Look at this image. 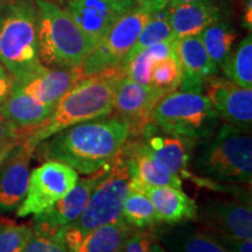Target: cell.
Instances as JSON below:
<instances>
[{
	"mask_svg": "<svg viewBox=\"0 0 252 252\" xmlns=\"http://www.w3.org/2000/svg\"><path fill=\"white\" fill-rule=\"evenodd\" d=\"M128 139V126L118 116H103L64 128L34 150L40 158L70 166L81 174H93L111 165Z\"/></svg>",
	"mask_w": 252,
	"mask_h": 252,
	"instance_id": "1",
	"label": "cell"
},
{
	"mask_svg": "<svg viewBox=\"0 0 252 252\" xmlns=\"http://www.w3.org/2000/svg\"><path fill=\"white\" fill-rule=\"evenodd\" d=\"M122 76V67H118L81 78L63 94L45 122L19 131V140L34 151L43 140L69 126L111 115L115 88Z\"/></svg>",
	"mask_w": 252,
	"mask_h": 252,
	"instance_id": "2",
	"label": "cell"
},
{
	"mask_svg": "<svg viewBox=\"0 0 252 252\" xmlns=\"http://www.w3.org/2000/svg\"><path fill=\"white\" fill-rule=\"evenodd\" d=\"M0 63L14 83L35 75L45 65L39 58L37 18L34 1L12 0L0 12Z\"/></svg>",
	"mask_w": 252,
	"mask_h": 252,
	"instance_id": "3",
	"label": "cell"
},
{
	"mask_svg": "<svg viewBox=\"0 0 252 252\" xmlns=\"http://www.w3.org/2000/svg\"><path fill=\"white\" fill-rule=\"evenodd\" d=\"M40 61L47 68L81 67L94 48L65 8L49 0H34Z\"/></svg>",
	"mask_w": 252,
	"mask_h": 252,
	"instance_id": "4",
	"label": "cell"
},
{
	"mask_svg": "<svg viewBox=\"0 0 252 252\" xmlns=\"http://www.w3.org/2000/svg\"><path fill=\"white\" fill-rule=\"evenodd\" d=\"M195 173L228 184H251L252 138L250 131L225 123L203 141L194 158Z\"/></svg>",
	"mask_w": 252,
	"mask_h": 252,
	"instance_id": "5",
	"label": "cell"
},
{
	"mask_svg": "<svg viewBox=\"0 0 252 252\" xmlns=\"http://www.w3.org/2000/svg\"><path fill=\"white\" fill-rule=\"evenodd\" d=\"M153 122L163 133L188 143H203L220 127V117L204 94L173 91L153 109Z\"/></svg>",
	"mask_w": 252,
	"mask_h": 252,
	"instance_id": "6",
	"label": "cell"
},
{
	"mask_svg": "<svg viewBox=\"0 0 252 252\" xmlns=\"http://www.w3.org/2000/svg\"><path fill=\"white\" fill-rule=\"evenodd\" d=\"M130 169L125 144L112 160L108 174L94 188L82 215L63 226L62 232L82 236L100 225L122 219V208L128 195Z\"/></svg>",
	"mask_w": 252,
	"mask_h": 252,
	"instance_id": "7",
	"label": "cell"
},
{
	"mask_svg": "<svg viewBox=\"0 0 252 252\" xmlns=\"http://www.w3.org/2000/svg\"><path fill=\"white\" fill-rule=\"evenodd\" d=\"M167 6L168 0H146L123 15L81 64L83 76L122 67L149 19L158 9Z\"/></svg>",
	"mask_w": 252,
	"mask_h": 252,
	"instance_id": "8",
	"label": "cell"
},
{
	"mask_svg": "<svg viewBox=\"0 0 252 252\" xmlns=\"http://www.w3.org/2000/svg\"><path fill=\"white\" fill-rule=\"evenodd\" d=\"M78 173L65 163L48 160L31 172L26 196L17 209L18 217L39 215L71 190Z\"/></svg>",
	"mask_w": 252,
	"mask_h": 252,
	"instance_id": "9",
	"label": "cell"
},
{
	"mask_svg": "<svg viewBox=\"0 0 252 252\" xmlns=\"http://www.w3.org/2000/svg\"><path fill=\"white\" fill-rule=\"evenodd\" d=\"M161 90L122 76L115 88L113 110L128 126V138L144 134L154 125L153 109L165 96Z\"/></svg>",
	"mask_w": 252,
	"mask_h": 252,
	"instance_id": "10",
	"label": "cell"
},
{
	"mask_svg": "<svg viewBox=\"0 0 252 252\" xmlns=\"http://www.w3.org/2000/svg\"><path fill=\"white\" fill-rule=\"evenodd\" d=\"M135 6L132 0H67V11L96 47L111 27Z\"/></svg>",
	"mask_w": 252,
	"mask_h": 252,
	"instance_id": "11",
	"label": "cell"
},
{
	"mask_svg": "<svg viewBox=\"0 0 252 252\" xmlns=\"http://www.w3.org/2000/svg\"><path fill=\"white\" fill-rule=\"evenodd\" d=\"M203 93L220 118L242 130H251L252 89L239 87L228 78L213 76Z\"/></svg>",
	"mask_w": 252,
	"mask_h": 252,
	"instance_id": "12",
	"label": "cell"
},
{
	"mask_svg": "<svg viewBox=\"0 0 252 252\" xmlns=\"http://www.w3.org/2000/svg\"><path fill=\"white\" fill-rule=\"evenodd\" d=\"M204 231L217 237L252 239V209L238 201H217L201 209Z\"/></svg>",
	"mask_w": 252,
	"mask_h": 252,
	"instance_id": "13",
	"label": "cell"
},
{
	"mask_svg": "<svg viewBox=\"0 0 252 252\" xmlns=\"http://www.w3.org/2000/svg\"><path fill=\"white\" fill-rule=\"evenodd\" d=\"M34 151L20 141L0 165V212L18 209L26 196Z\"/></svg>",
	"mask_w": 252,
	"mask_h": 252,
	"instance_id": "14",
	"label": "cell"
},
{
	"mask_svg": "<svg viewBox=\"0 0 252 252\" xmlns=\"http://www.w3.org/2000/svg\"><path fill=\"white\" fill-rule=\"evenodd\" d=\"M109 169L110 165L89 174L87 178L78 179L76 185L64 197L58 201L48 210L35 215L34 222L58 230L70 224L84 212L94 188L108 174Z\"/></svg>",
	"mask_w": 252,
	"mask_h": 252,
	"instance_id": "15",
	"label": "cell"
},
{
	"mask_svg": "<svg viewBox=\"0 0 252 252\" xmlns=\"http://www.w3.org/2000/svg\"><path fill=\"white\" fill-rule=\"evenodd\" d=\"M176 56L181 65L182 91L202 94L204 86L216 76L219 67L208 55L200 35L186 36L178 40Z\"/></svg>",
	"mask_w": 252,
	"mask_h": 252,
	"instance_id": "16",
	"label": "cell"
},
{
	"mask_svg": "<svg viewBox=\"0 0 252 252\" xmlns=\"http://www.w3.org/2000/svg\"><path fill=\"white\" fill-rule=\"evenodd\" d=\"M167 13L173 37L179 40L186 36L200 35L206 28L222 21L226 14V8L215 0H198L167 6Z\"/></svg>",
	"mask_w": 252,
	"mask_h": 252,
	"instance_id": "17",
	"label": "cell"
},
{
	"mask_svg": "<svg viewBox=\"0 0 252 252\" xmlns=\"http://www.w3.org/2000/svg\"><path fill=\"white\" fill-rule=\"evenodd\" d=\"M130 190H139L147 195L152 202L160 222L174 224L196 220L198 207L181 188L172 186H149L132 180L128 182Z\"/></svg>",
	"mask_w": 252,
	"mask_h": 252,
	"instance_id": "18",
	"label": "cell"
},
{
	"mask_svg": "<svg viewBox=\"0 0 252 252\" xmlns=\"http://www.w3.org/2000/svg\"><path fill=\"white\" fill-rule=\"evenodd\" d=\"M83 77L81 67H43L28 80L14 84L40 103L55 108L63 94Z\"/></svg>",
	"mask_w": 252,
	"mask_h": 252,
	"instance_id": "19",
	"label": "cell"
},
{
	"mask_svg": "<svg viewBox=\"0 0 252 252\" xmlns=\"http://www.w3.org/2000/svg\"><path fill=\"white\" fill-rule=\"evenodd\" d=\"M134 230L121 219L100 225L86 235L74 236L61 231V236L69 252H119Z\"/></svg>",
	"mask_w": 252,
	"mask_h": 252,
	"instance_id": "20",
	"label": "cell"
},
{
	"mask_svg": "<svg viewBox=\"0 0 252 252\" xmlns=\"http://www.w3.org/2000/svg\"><path fill=\"white\" fill-rule=\"evenodd\" d=\"M144 134L147 135L144 139L147 153L160 169L179 176L186 174L189 153L184 140L167 133L151 134L150 128Z\"/></svg>",
	"mask_w": 252,
	"mask_h": 252,
	"instance_id": "21",
	"label": "cell"
},
{
	"mask_svg": "<svg viewBox=\"0 0 252 252\" xmlns=\"http://www.w3.org/2000/svg\"><path fill=\"white\" fill-rule=\"evenodd\" d=\"M53 110L54 108L40 103L14 84L7 99L0 106V116L17 126L19 131H24L45 122Z\"/></svg>",
	"mask_w": 252,
	"mask_h": 252,
	"instance_id": "22",
	"label": "cell"
},
{
	"mask_svg": "<svg viewBox=\"0 0 252 252\" xmlns=\"http://www.w3.org/2000/svg\"><path fill=\"white\" fill-rule=\"evenodd\" d=\"M176 43H178V39L171 37L144 49L134 58L123 63V76L144 86H150V72L152 65L159 60L176 54Z\"/></svg>",
	"mask_w": 252,
	"mask_h": 252,
	"instance_id": "23",
	"label": "cell"
},
{
	"mask_svg": "<svg viewBox=\"0 0 252 252\" xmlns=\"http://www.w3.org/2000/svg\"><path fill=\"white\" fill-rule=\"evenodd\" d=\"M200 37L208 55L220 68L234 49L237 32L231 24L222 20L206 28Z\"/></svg>",
	"mask_w": 252,
	"mask_h": 252,
	"instance_id": "24",
	"label": "cell"
},
{
	"mask_svg": "<svg viewBox=\"0 0 252 252\" xmlns=\"http://www.w3.org/2000/svg\"><path fill=\"white\" fill-rule=\"evenodd\" d=\"M225 77L235 84L252 89V36L251 32L232 49L231 54L222 64Z\"/></svg>",
	"mask_w": 252,
	"mask_h": 252,
	"instance_id": "25",
	"label": "cell"
},
{
	"mask_svg": "<svg viewBox=\"0 0 252 252\" xmlns=\"http://www.w3.org/2000/svg\"><path fill=\"white\" fill-rule=\"evenodd\" d=\"M166 242L175 252H229L215 236L204 230H178L168 235Z\"/></svg>",
	"mask_w": 252,
	"mask_h": 252,
	"instance_id": "26",
	"label": "cell"
},
{
	"mask_svg": "<svg viewBox=\"0 0 252 252\" xmlns=\"http://www.w3.org/2000/svg\"><path fill=\"white\" fill-rule=\"evenodd\" d=\"M122 219L134 229L153 228L160 220L147 195L139 190H130L122 208Z\"/></svg>",
	"mask_w": 252,
	"mask_h": 252,
	"instance_id": "27",
	"label": "cell"
},
{
	"mask_svg": "<svg viewBox=\"0 0 252 252\" xmlns=\"http://www.w3.org/2000/svg\"><path fill=\"white\" fill-rule=\"evenodd\" d=\"M171 37H173V34L171 25H169L168 21L167 7L158 9L157 12H154L152 17L149 19V21L145 25L143 30H141L134 46L132 47L130 53L126 55L124 62L134 58L135 55L139 54L144 49L149 48V47L153 45H157L159 42H162V41L171 39Z\"/></svg>",
	"mask_w": 252,
	"mask_h": 252,
	"instance_id": "28",
	"label": "cell"
},
{
	"mask_svg": "<svg viewBox=\"0 0 252 252\" xmlns=\"http://www.w3.org/2000/svg\"><path fill=\"white\" fill-rule=\"evenodd\" d=\"M182 78L181 65L176 54L157 61L151 68L150 86L165 94L173 93L180 87Z\"/></svg>",
	"mask_w": 252,
	"mask_h": 252,
	"instance_id": "29",
	"label": "cell"
},
{
	"mask_svg": "<svg viewBox=\"0 0 252 252\" xmlns=\"http://www.w3.org/2000/svg\"><path fill=\"white\" fill-rule=\"evenodd\" d=\"M23 252H69L61 236V229H52L34 222L32 234Z\"/></svg>",
	"mask_w": 252,
	"mask_h": 252,
	"instance_id": "30",
	"label": "cell"
},
{
	"mask_svg": "<svg viewBox=\"0 0 252 252\" xmlns=\"http://www.w3.org/2000/svg\"><path fill=\"white\" fill-rule=\"evenodd\" d=\"M32 234V226L11 220L0 222V252H23Z\"/></svg>",
	"mask_w": 252,
	"mask_h": 252,
	"instance_id": "31",
	"label": "cell"
},
{
	"mask_svg": "<svg viewBox=\"0 0 252 252\" xmlns=\"http://www.w3.org/2000/svg\"><path fill=\"white\" fill-rule=\"evenodd\" d=\"M153 234L144 229H135L124 242L119 252H149Z\"/></svg>",
	"mask_w": 252,
	"mask_h": 252,
	"instance_id": "32",
	"label": "cell"
},
{
	"mask_svg": "<svg viewBox=\"0 0 252 252\" xmlns=\"http://www.w3.org/2000/svg\"><path fill=\"white\" fill-rule=\"evenodd\" d=\"M215 237L229 252H252V239L234 237Z\"/></svg>",
	"mask_w": 252,
	"mask_h": 252,
	"instance_id": "33",
	"label": "cell"
},
{
	"mask_svg": "<svg viewBox=\"0 0 252 252\" xmlns=\"http://www.w3.org/2000/svg\"><path fill=\"white\" fill-rule=\"evenodd\" d=\"M9 141H19V130L14 124L0 116V145Z\"/></svg>",
	"mask_w": 252,
	"mask_h": 252,
	"instance_id": "34",
	"label": "cell"
},
{
	"mask_svg": "<svg viewBox=\"0 0 252 252\" xmlns=\"http://www.w3.org/2000/svg\"><path fill=\"white\" fill-rule=\"evenodd\" d=\"M14 86V80L11 74L6 70L4 65L0 63V106L4 104L7 97L11 94Z\"/></svg>",
	"mask_w": 252,
	"mask_h": 252,
	"instance_id": "35",
	"label": "cell"
},
{
	"mask_svg": "<svg viewBox=\"0 0 252 252\" xmlns=\"http://www.w3.org/2000/svg\"><path fill=\"white\" fill-rule=\"evenodd\" d=\"M243 26L249 32L252 28V0H245L243 9Z\"/></svg>",
	"mask_w": 252,
	"mask_h": 252,
	"instance_id": "36",
	"label": "cell"
},
{
	"mask_svg": "<svg viewBox=\"0 0 252 252\" xmlns=\"http://www.w3.org/2000/svg\"><path fill=\"white\" fill-rule=\"evenodd\" d=\"M18 144L19 141H9V143L0 145V165H1L2 161L7 158L8 154L12 152V150H13Z\"/></svg>",
	"mask_w": 252,
	"mask_h": 252,
	"instance_id": "37",
	"label": "cell"
},
{
	"mask_svg": "<svg viewBox=\"0 0 252 252\" xmlns=\"http://www.w3.org/2000/svg\"><path fill=\"white\" fill-rule=\"evenodd\" d=\"M149 252H167V250H165V249H163L159 243H157V242L153 241L150 245Z\"/></svg>",
	"mask_w": 252,
	"mask_h": 252,
	"instance_id": "38",
	"label": "cell"
},
{
	"mask_svg": "<svg viewBox=\"0 0 252 252\" xmlns=\"http://www.w3.org/2000/svg\"><path fill=\"white\" fill-rule=\"evenodd\" d=\"M198 0H168V6H174L179 4H185V2H193Z\"/></svg>",
	"mask_w": 252,
	"mask_h": 252,
	"instance_id": "39",
	"label": "cell"
},
{
	"mask_svg": "<svg viewBox=\"0 0 252 252\" xmlns=\"http://www.w3.org/2000/svg\"><path fill=\"white\" fill-rule=\"evenodd\" d=\"M132 1H133L135 5H140V4H143V2L146 1V0H132Z\"/></svg>",
	"mask_w": 252,
	"mask_h": 252,
	"instance_id": "40",
	"label": "cell"
},
{
	"mask_svg": "<svg viewBox=\"0 0 252 252\" xmlns=\"http://www.w3.org/2000/svg\"><path fill=\"white\" fill-rule=\"evenodd\" d=\"M2 6H4V2H2L1 0H0V12H1V9H2Z\"/></svg>",
	"mask_w": 252,
	"mask_h": 252,
	"instance_id": "41",
	"label": "cell"
},
{
	"mask_svg": "<svg viewBox=\"0 0 252 252\" xmlns=\"http://www.w3.org/2000/svg\"><path fill=\"white\" fill-rule=\"evenodd\" d=\"M2 2H6V1H9V0H1Z\"/></svg>",
	"mask_w": 252,
	"mask_h": 252,
	"instance_id": "42",
	"label": "cell"
}]
</instances>
